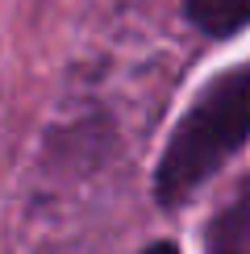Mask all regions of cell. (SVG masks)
<instances>
[{
	"label": "cell",
	"mask_w": 250,
	"mask_h": 254,
	"mask_svg": "<svg viewBox=\"0 0 250 254\" xmlns=\"http://www.w3.org/2000/svg\"><path fill=\"white\" fill-rule=\"evenodd\" d=\"M184 21L196 34L225 42L250 25V0H184Z\"/></svg>",
	"instance_id": "3"
},
{
	"label": "cell",
	"mask_w": 250,
	"mask_h": 254,
	"mask_svg": "<svg viewBox=\"0 0 250 254\" xmlns=\"http://www.w3.org/2000/svg\"><path fill=\"white\" fill-rule=\"evenodd\" d=\"M204 254H250V175L234 188V196L208 217Z\"/></svg>",
	"instance_id": "2"
},
{
	"label": "cell",
	"mask_w": 250,
	"mask_h": 254,
	"mask_svg": "<svg viewBox=\"0 0 250 254\" xmlns=\"http://www.w3.org/2000/svg\"><path fill=\"white\" fill-rule=\"evenodd\" d=\"M250 142V63L217 71L196 88L154 163L150 196L175 213Z\"/></svg>",
	"instance_id": "1"
},
{
	"label": "cell",
	"mask_w": 250,
	"mask_h": 254,
	"mask_svg": "<svg viewBox=\"0 0 250 254\" xmlns=\"http://www.w3.org/2000/svg\"><path fill=\"white\" fill-rule=\"evenodd\" d=\"M138 254H180V246H175L171 238H159V242H150V246H142Z\"/></svg>",
	"instance_id": "4"
}]
</instances>
